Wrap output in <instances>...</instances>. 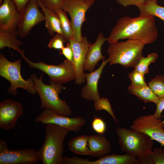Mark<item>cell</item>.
<instances>
[{
	"instance_id": "obj_1",
	"label": "cell",
	"mask_w": 164,
	"mask_h": 164,
	"mask_svg": "<svg viewBox=\"0 0 164 164\" xmlns=\"http://www.w3.org/2000/svg\"><path fill=\"white\" fill-rule=\"evenodd\" d=\"M158 36L155 17L124 16L118 19L107 41L110 44L128 39L138 40L145 45L154 42Z\"/></svg>"
},
{
	"instance_id": "obj_2",
	"label": "cell",
	"mask_w": 164,
	"mask_h": 164,
	"mask_svg": "<svg viewBox=\"0 0 164 164\" xmlns=\"http://www.w3.org/2000/svg\"><path fill=\"white\" fill-rule=\"evenodd\" d=\"M46 125L45 140L38 150L40 162L43 164H62L63 142L69 131L54 124Z\"/></svg>"
},
{
	"instance_id": "obj_3",
	"label": "cell",
	"mask_w": 164,
	"mask_h": 164,
	"mask_svg": "<svg viewBox=\"0 0 164 164\" xmlns=\"http://www.w3.org/2000/svg\"><path fill=\"white\" fill-rule=\"evenodd\" d=\"M30 76L39 96L41 109H51L63 116H69L71 115L70 107L66 101L61 100L59 96L63 89L62 84L50 81V85L45 84L43 81L42 75H39V78L35 73H32Z\"/></svg>"
},
{
	"instance_id": "obj_4",
	"label": "cell",
	"mask_w": 164,
	"mask_h": 164,
	"mask_svg": "<svg viewBox=\"0 0 164 164\" xmlns=\"http://www.w3.org/2000/svg\"><path fill=\"white\" fill-rule=\"evenodd\" d=\"M116 132L122 151L136 158L149 155L152 151L153 141L141 132L118 127Z\"/></svg>"
},
{
	"instance_id": "obj_5",
	"label": "cell",
	"mask_w": 164,
	"mask_h": 164,
	"mask_svg": "<svg viewBox=\"0 0 164 164\" xmlns=\"http://www.w3.org/2000/svg\"><path fill=\"white\" fill-rule=\"evenodd\" d=\"M144 45L133 39L110 44L107 49L108 63L111 65L118 64L125 67L134 68L143 56Z\"/></svg>"
},
{
	"instance_id": "obj_6",
	"label": "cell",
	"mask_w": 164,
	"mask_h": 164,
	"mask_svg": "<svg viewBox=\"0 0 164 164\" xmlns=\"http://www.w3.org/2000/svg\"><path fill=\"white\" fill-rule=\"evenodd\" d=\"M22 59H19L14 62L8 60L4 55L0 54V75L8 80L10 86L8 92L14 96H16L17 89H23L32 95H35L37 91L34 83L31 77L26 80L22 77L21 73Z\"/></svg>"
},
{
	"instance_id": "obj_7",
	"label": "cell",
	"mask_w": 164,
	"mask_h": 164,
	"mask_svg": "<svg viewBox=\"0 0 164 164\" xmlns=\"http://www.w3.org/2000/svg\"><path fill=\"white\" fill-rule=\"evenodd\" d=\"M22 58L30 68H36L47 74L51 81L62 84L75 80L76 74L72 63L67 59L58 65H54L41 61L34 62L25 56Z\"/></svg>"
},
{
	"instance_id": "obj_8",
	"label": "cell",
	"mask_w": 164,
	"mask_h": 164,
	"mask_svg": "<svg viewBox=\"0 0 164 164\" xmlns=\"http://www.w3.org/2000/svg\"><path fill=\"white\" fill-rule=\"evenodd\" d=\"M96 0H64L61 9L70 15L75 39L80 41L81 27L86 20L85 14L88 9Z\"/></svg>"
},
{
	"instance_id": "obj_9",
	"label": "cell",
	"mask_w": 164,
	"mask_h": 164,
	"mask_svg": "<svg viewBox=\"0 0 164 164\" xmlns=\"http://www.w3.org/2000/svg\"><path fill=\"white\" fill-rule=\"evenodd\" d=\"M161 118L153 114L143 115L135 119L130 126V129L141 132L148 135L164 146V123Z\"/></svg>"
},
{
	"instance_id": "obj_10",
	"label": "cell",
	"mask_w": 164,
	"mask_h": 164,
	"mask_svg": "<svg viewBox=\"0 0 164 164\" xmlns=\"http://www.w3.org/2000/svg\"><path fill=\"white\" fill-rule=\"evenodd\" d=\"M40 162L38 151L33 149L12 150L0 139V164H36Z\"/></svg>"
},
{
	"instance_id": "obj_11",
	"label": "cell",
	"mask_w": 164,
	"mask_h": 164,
	"mask_svg": "<svg viewBox=\"0 0 164 164\" xmlns=\"http://www.w3.org/2000/svg\"><path fill=\"white\" fill-rule=\"evenodd\" d=\"M34 122L44 124H54L69 131L75 132H79L86 122L85 120L80 116L70 118L63 116L50 108L44 109L35 118Z\"/></svg>"
},
{
	"instance_id": "obj_12",
	"label": "cell",
	"mask_w": 164,
	"mask_h": 164,
	"mask_svg": "<svg viewBox=\"0 0 164 164\" xmlns=\"http://www.w3.org/2000/svg\"><path fill=\"white\" fill-rule=\"evenodd\" d=\"M38 7L36 0H30L20 12L18 30L20 37L27 36L35 26L45 21L44 15L40 11Z\"/></svg>"
},
{
	"instance_id": "obj_13",
	"label": "cell",
	"mask_w": 164,
	"mask_h": 164,
	"mask_svg": "<svg viewBox=\"0 0 164 164\" xmlns=\"http://www.w3.org/2000/svg\"><path fill=\"white\" fill-rule=\"evenodd\" d=\"M73 49V58L72 62L76 74L75 82L77 84L85 83L86 79L83 67L86 58L88 47L91 44L86 37L83 36L80 41L74 38L69 41Z\"/></svg>"
},
{
	"instance_id": "obj_14",
	"label": "cell",
	"mask_w": 164,
	"mask_h": 164,
	"mask_svg": "<svg viewBox=\"0 0 164 164\" xmlns=\"http://www.w3.org/2000/svg\"><path fill=\"white\" fill-rule=\"evenodd\" d=\"M23 114V107L19 102L10 99L3 101L0 104V128L7 131L14 128Z\"/></svg>"
},
{
	"instance_id": "obj_15",
	"label": "cell",
	"mask_w": 164,
	"mask_h": 164,
	"mask_svg": "<svg viewBox=\"0 0 164 164\" xmlns=\"http://www.w3.org/2000/svg\"><path fill=\"white\" fill-rule=\"evenodd\" d=\"M20 12L12 0H3L0 6V30L19 35Z\"/></svg>"
},
{
	"instance_id": "obj_16",
	"label": "cell",
	"mask_w": 164,
	"mask_h": 164,
	"mask_svg": "<svg viewBox=\"0 0 164 164\" xmlns=\"http://www.w3.org/2000/svg\"><path fill=\"white\" fill-rule=\"evenodd\" d=\"M108 62V59L103 60L100 67L95 70L84 73L86 84L82 88L81 91L82 98L94 102L100 98L97 89L98 83L103 69Z\"/></svg>"
},
{
	"instance_id": "obj_17",
	"label": "cell",
	"mask_w": 164,
	"mask_h": 164,
	"mask_svg": "<svg viewBox=\"0 0 164 164\" xmlns=\"http://www.w3.org/2000/svg\"><path fill=\"white\" fill-rule=\"evenodd\" d=\"M107 39V38L100 32L95 41L89 45L84 65V71H87L89 72H93L97 63L105 58V56L103 55L101 50L103 44Z\"/></svg>"
},
{
	"instance_id": "obj_18",
	"label": "cell",
	"mask_w": 164,
	"mask_h": 164,
	"mask_svg": "<svg viewBox=\"0 0 164 164\" xmlns=\"http://www.w3.org/2000/svg\"><path fill=\"white\" fill-rule=\"evenodd\" d=\"M88 146L90 156L101 157L109 154L112 151L110 142L102 135H92L89 136Z\"/></svg>"
},
{
	"instance_id": "obj_19",
	"label": "cell",
	"mask_w": 164,
	"mask_h": 164,
	"mask_svg": "<svg viewBox=\"0 0 164 164\" xmlns=\"http://www.w3.org/2000/svg\"><path fill=\"white\" fill-rule=\"evenodd\" d=\"M39 7L41 8L45 17V26L49 33L53 36L55 33L63 34L60 21L58 14L45 6L41 0H36Z\"/></svg>"
},
{
	"instance_id": "obj_20",
	"label": "cell",
	"mask_w": 164,
	"mask_h": 164,
	"mask_svg": "<svg viewBox=\"0 0 164 164\" xmlns=\"http://www.w3.org/2000/svg\"><path fill=\"white\" fill-rule=\"evenodd\" d=\"M137 158L130 155H107L94 161L87 159L86 164H135Z\"/></svg>"
},
{
	"instance_id": "obj_21",
	"label": "cell",
	"mask_w": 164,
	"mask_h": 164,
	"mask_svg": "<svg viewBox=\"0 0 164 164\" xmlns=\"http://www.w3.org/2000/svg\"><path fill=\"white\" fill-rule=\"evenodd\" d=\"M152 0L145 1L136 6L138 9L140 15L142 17L156 16L164 21V6Z\"/></svg>"
},
{
	"instance_id": "obj_22",
	"label": "cell",
	"mask_w": 164,
	"mask_h": 164,
	"mask_svg": "<svg viewBox=\"0 0 164 164\" xmlns=\"http://www.w3.org/2000/svg\"><path fill=\"white\" fill-rule=\"evenodd\" d=\"M18 36L13 33L0 30V50L5 47L11 48L18 52L22 57L25 56V50L20 48L23 43L17 39Z\"/></svg>"
},
{
	"instance_id": "obj_23",
	"label": "cell",
	"mask_w": 164,
	"mask_h": 164,
	"mask_svg": "<svg viewBox=\"0 0 164 164\" xmlns=\"http://www.w3.org/2000/svg\"><path fill=\"white\" fill-rule=\"evenodd\" d=\"M128 90L130 93L145 103L152 102L156 104L159 98L148 85L141 86L130 85L128 87Z\"/></svg>"
},
{
	"instance_id": "obj_24",
	"label": "cell",
	"mask_w": 164,
	"mask_h": 164,
	"mask_svg": "<svg viewBox=\"0 0 164 164\" xmlns=\"http://www.w3.org/2000/svg\"><path fill=\"white\" fill-rule=\"evenodd\" d=\"M89 136L81 135L74 137L68 143L69 150L73 153L80 155H90L88 146Z\"/></svg>"
},
{
	"instance_id": "obj_25",
	"label": "cell",
	"mask_w": 164,
	"mask_h": 164,
	"mask_svg": "<svg viewBox=\"0 0 164 164\" xmlns=\"http://www.w3.org/2000/svg\"><path fill=\"white\" fill-rule=\"evenodd\" d=\"M56 12L58 14L60 18L63 35L68 41L70 39L74 38L71 22L69 20L66 12L60 9L57 10Z\"/></svg>"
},
{
	"instance_id": "obj_26",
	"label": "cell",
	"mask_w": 164,
	"mask_h": 164,
	"mask_svg": "<svg viewBox=\"0 0 164 164\" xmlns=\"http://www.w3.org/2000/svg\"><path fill=\"white\" fill-rule=\"evenodd\" d=\"M158 55L156 53H153L146 57H142L134 68L144 75L149 72V66L152 63H155L157 60Z\"/></svg>"
},
{
	"instance_id": "obj_27",
	"label": "cell",
	"mask_w": 164,
	"mask_h": 164,
	"mask_svg": "<svg viewBox=\"0 0 164 164\" xmlns=\"http://www.w3.org/2000/svg\"><path fill=\"white\" fill-rule=\"evenodd\" d=\"M148 85L159 98L164 97V76H156L151 79Z\"/></svg>"
},
{
	"instance_id": "obj_28",
	"label": "cell",
	"mask_w": 164,
	"mask_h": 164,
	"mask_svg": "<svg viewBox=\"0 0 164 164\" xmlns=\"http://www.w3.org/2000/svg\"><path fill=\"white\" fill-rule=\"evenodd\" d=\"M95 110L97 111L104 110L108 112L113 118L115 121L118 122L114 115L111 107L109 101L107 97H102L94 102Z\"/></svg>"
},
{
	"instance_id": "obj_29",
	"label": "cell",
	"mask_w": 164,
	"mask_h": 164,
	"mask_svg": "<svg viewBox=\"0 0 164 164\" xmlns=\"http://www.w3.org/2000/svg\"><path fill=\"white\" fill-rule=\"evenodd\" d=\"M67 41H68L67 40L63 34L57 33L50 39L47 46L51 49L60 50L64 47V43Z\"/></svg>"
},
{
	"instance_id": "obj_30",
	"label": "cell",
	"mask_w": 164,
	"mask_h": 164,
	"mask_svg": "<svg viewBox=\"0 0 164 164\" xmlns=\"http://www.w3.org/2000/svg\"><path fill=\"white\" fill-rule=\"evenodd\" d=\"M128 77L130 80L131 85L135 86H141L147 85L145 81L144 75L134 69L128 74Z\"/></svg>"
},
{
	"instance_id": "obj_31",
	"label": "cell",
	"mask_w": 164,
	"mask_h": 164,
	"mask_svg": "<svg viewBox=\"0 0 164 164\" xmlns=\"http://www.w3.org/2000/svg\"><path fill=\"white\" fill-rule=\"evenodd\" d=\"M93 130L97 133L104 135L107 129L106 124L104 120L100 117L94 116L91 122Z\"/></svg>"
},
{
	"instance_id": "obj_32",
	"label": "cell",
	"mask_w": 164,
	"mask_h": 164,
	"mask_svg": "<svg viewBox=\"0 0 164 164\" xmlns=\"http://www.w3.org/2000/svg\"><path fill=\"white\" fill-rule=\"evenodd\" d=\"M150 156L153 164H164V149L161 148H155Z\"/></svg>"
},
{
	"instance_id": "obj_33",
	"label": "cell",
	"mask_w": 164,
	"mask_h": 164,
	"mask_svg": "<svg viewBox=\"0 0 164 164\" xmlns=\"http://www.w3.org/2000/svg\"><path fill=\"white\" fill-rule=\"evenodd\" d=\"M64 0H41L43 4L47 8L56 12L58 9H61Z\"/></svg>"
},
{
	"instance_id": "obj_34",
	"label": "cell",
	"mask_w": 164,
	"mask_h": 164,
	"mask_svg": "<svg viewBox=\"0 0 164 164\" xmlns=\"http://www.w3.org/2000/svg\"><path fill=\"white\" fill-rule=\"evenodd\" d=\"M60 50L59 54L63 55L66 59L72 62L73 58V52L71 44L69 42L67 43L66 46H64Z\"/></svg>"
},
{
	"instance_id": "obj_35",
	"label": "cell",
	"mask_w": 164,
	"mask_h": 164,
	"mask_svg": "<svg viewBox=\"0 0 164 164\" xmlns=\"http://www.w3.org/2000/svg\"><path fill=\"white\" fill-rule=\"evenodd\" d=\"M119 4L124 7H127L131 5H136L145 1L152 0L157 2L158 0H115Z\"/></svg>"
},
{
	"instance_id": "obj_36",
	"label": "cell",
	"mask_w": 164,
	"mask_h": 164,
	"mask_svg": "<svg viewBox=\"0 0 164 164\" xmlns=\"http://www.w3.org/2000/svg\"><path fill=\"white\" fill-rule=\"evenodd\" d=\"M156 104V109L154 114L156 118H161V114L164 110V97L159 98Z\"/></svg>"
},
{
	"instance_id": "obj_37",
	"label": "cell",
	"mask_w": 164,
	"mask_h": 164,
	"mask_svg": "<svg viewBox=\"0 0 164 164\" xmlns=\"http://www.w3.org/2000/svg\"><path fill=\"white\" fill-rule=\"evenodd\" d=\"M20 12L26 7L30 0H12Z\"/></svg>"
},
{
	"instance_id": "obj_38",
	"label": "cell",
	"mask_w": 164,
	"mask_h": 164,
	"mask_svg": "<svg viewBox=\"0 0 164 164\" xmlns=\"http://www.w3.org/2000/svg\"><path fill=\"white\" fill-rule=\"evenodd\" d=\"M135 164H153L149 155L137 158Z\"/></svg>"
},
{
	"instance_id": "obj_39",
	"label": "cell",
	"mask_w": 164,
	"mask_h": 164,
	"mask_svg": "<svg viewBox=\"0 0 164 164\" xmlns=\"http://www.w3.org/2000/svg\"><path fill=\"white\" fill-rule=\"evenodd\" d=\"M3 0H0V5L2 4Z\"/></svg>"
},
{
	"instance_id": "obj_40",
	"label": "cell",
	"mask_w": 164,
	"mask_h": 164,
	"mask_svg": "<svg viewBox=\"0 0 164 164\" xmlns=\"http://www.w3.org/2000/svg\"><path fill=\"white\" fill-rule=\"evenodd\" d=\"M163 120H162V122L163 123H164V116H163Z\"/></svg>"
}]
</instances>
